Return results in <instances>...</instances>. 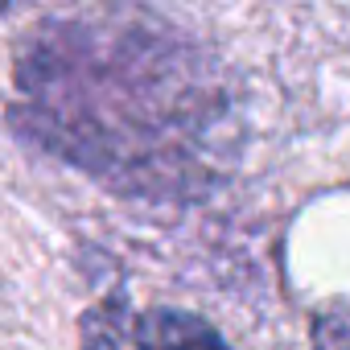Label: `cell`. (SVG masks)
I'll return each mask as SVG.
<instances>
[{"label": "cell", "instance_id": "6da1fadb", "mask_svg": "<svg viewBox=\"0 0 350 350\" xmlns=\"http://www.w3.org/2000/svg\"><path fill=\"white\" fill-rule=\"evenodd\" d=\"M13 124L95 182L140 198L211 186L231 99L198 46L132 13L33 29L13 66Z\"/></svg>", "mask_w": 350, "mask_h": 350}, {"label": "cell", "instance_id": "7a4b0ae2", "mask_svg": "<svg viewBox=\"0 0 350 350\" xmlns=\"http://www.w3.org/2000/svg\"><path fill=\"white\" fill-rule=\"evenodd\" d=\"M136 350H231V342L206 317L161 305L136 321Z\"/></svg>", "mask_w": 350, "mask_h": 350}, {"label": "cell", "instance_id": "3957f363", "mask_svg": "<svg viewBox=\"0 0 350 350\" xmlns=\"http://www.w3.org/2000/svg\"><path fill=\"white\" fill-rule=\"evenodd\" d=\"M309 350H350V305L329 301L313 317V346Z\"/></svg>", "mask_w": 350, "mask_h": 350}, {"label": "cell", "instance_id": "277c9868", "mask_svg": "<svg viewBox=\"0 0 350 350\" xmlns=\"http://www.w3.org/2000/svg\"><path fill=\"white\" fill-rule=\"evenodd\" d=\"M9 5H13V0H0V13H5V9H9Z\"/></svg>", "mask_w": 350, "mask_h": 350}]
</instances>
